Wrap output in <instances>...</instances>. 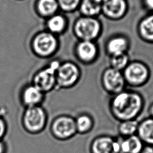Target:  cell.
<instances>
[{
	"instance_id": "1",
	"label": "cell",
	"mask_w": 153,
	"mask_h": 153,
	"mask_svg": "<svg viewBox=\"0 0 153 153\" xmlns=\"http://www.w3.org/2000/svg\"><path fill=\"white\" fill-rule=\"evenodd\" d=\"M144 100L134 92L121 91L113 98L110 109L113 117L120 122L139 119L144 110Z\"/></svg>"
},
{
	"instance_id": "2",
	"label": "cell",
	"mask_w": 153,
	"mask_h": 153,
	"mask_svg": "<svg viewBox=\"0 0 153 153\" xmlns=\"http://www.w3.org/2000/svg\"><path fill=\"white\" fill-rule=\"evenodd\" d=\"M47 115L45 110L39 106L27 107L23 116V124L26 131L30 133L41 131L45 127Z\"/></svg>"
},
{
	"instance_id": "3",
	"label": "cell",
	"mask_w": 153,
	"mask_h": 153,
	"mask_svg": "<svg viewBox=\"0 0 153 153\" xmlns=\"http://www.w3.org/2000/svg\"><path fill=\"white\" fill-rule=\"evenodd\" d=\"M51 132L54 137L60 140L72 137L77 132L75 120L68 115H61L53 121Z\"/></svg>"
},
{
	"instance_id": "4",
	"label": "cell",
	"mask_w": 153,
	"mask_h": 153,
	"mask_svg": "<svg viewBox=\"0 0 153 153\" xmlns=\"http://www.w3.org/2000/svg\"><path fill=\"white\" fill-rule=\"evenodd\" d=\"M75 32L84 41H91L96 38L100 31V24L95 19L83 17L76 23Z\"/></svg>"
},
{
	"instance_id": "5",
	"label": "cell",
	"mask_w": 153,
	"mask_h": 153,
	"mask_svg": "<svg viewBox=\"0 0 153 153\" xmlns=\"http://www.w3.org/2000/svg\"><path fill=\"white\" fill-rule=\"evenodd\" d=\"M57 62L51 66L38 72L34 78V85L42 93L50 90L55 85L56 80V71L59 68Z\"/></svg>"
},
{
	"instance_id": "6",
	"label": "cell",
	"mask_w": 153,
	"mask_h": 153,
	"mask_svg": "<svg viewBox=\"0 0 153 153\" xmlns=\"http://www.w3.org/2000/svg\"><path fill=\"white\" fill-rule=\"evenodd\" d=\"M91 153H120L118 139L108 136H102L94 139L91 145Z\"/></svg>"
},
{
	"instance_id": "7",
	"label": "cell",
	"mask_w": 153,
	"mask_h": 153,
	"mask_svg": "<svg viewBox=\"0 0 153 153\" xmlns=\"http://www.w3.org/2000/svg\"><path fill=\"white\" fill-rule=\"evenodd\" d=\"M79 75V71L74 64L67 62L59 66L56 72V80L62 86L73 84Z\"/></svg>"
},
{
	"instance_id": "8",
	"label": "cell",
	"mask_w": 153,
	"mask_h": 153,
	"mask_svg": "<svg viewBox=\"0 0 153 153\" xmlns=\"http://www.w3.org/2000/svg\"><path fill=\"white\" fill-rule=\"evenodd\" d=\"M57 41L51 33L42 32L34 39L33 47L37 53L43 56L52 53L56 49Z\"/></svg>"
},
{
	"instance_id": "9",
	"label": "cell",
	"mask_w": 153,
	"mask_h": 153,
	"mask_svg": "<svg viewBox=\"0 0 153 153\" xmlns=\"http://www.w3.org/2000/svg\"><path fill=\"white\" fill-rule=\"evenodd\" d=\"M103 82L106 90L111 93L118 94L123 91L124 81L121 74L114 68L108 69L103 75Z\"/></svg>"
},
{
	"instance_id": "10",
	"label": "cell",
	"mask_w": 153,
	"mask_h": 153,
	"mask_svg": "<svg viewBox=\"0 0 153 153\" xmlns=\"http://www.w3.org/2000/svg\"><path fill=\"white\" fill-rule=\"evenodd\" d=\"M118 141L120 153H140L145 145L137 134L127 137H121Z\"/></svg>"
},
{
	"instance_id": "11",
	"label": "cell",
	"mask_w": 153,
	"mask_h": 153,
	"mask_svg": "<svg viewBox=\"0 0 153 153\" xmlns=\"http://www.w3.org/2000/svg\"><path fill=\"white\" fill-rule=\"evenodd\" d=\"M136 134L145 145L153 146V118L146 117L140 120Z\"/></svg>"
},
{
	"instance_id": "12",
	"label": "cell",
	"mask_w": 153,
	"mask_h": 153,
	"mask_svg": "<svg viewBox=\"0 0 153 153\" xmlns=\"http://www.w3.org/2000/svg\"><path fill=\"white\" fill-rule=\"evenodd\" d=\"M125 76L130 82L134 84H140L146 78L147 70L142 64L134 63L126 68Z\"/></svg>"
},
{
	"instance_id": "13",
	"label": "cell",
	"mask_w": 153,
	"mask_h": 153,
	"mask_svg": "<svg viewBox=\"0 0 153 153\" xmlns=\"http://www.w3.org/2000/svg\"><path fill=\"white\" fill-rule=\"evenodd\" d=\"M42 99L43 93L34 85L26 88L23 93L22 100L27 108L39 106Z\"/></svg>"
},
{
	"instance_id": "14",
	"label": "cell",
	"mask_w": 153,
	"mask_h": 153,
	"mask_svg": "<svg viewBox=\"0 0 153 153\" xmlns=\"http://www.w3.org/2000/svg\"><path fill=\"white\" fill-rule=\"evenodd\" d=\"M104 12L108 16L117 17L123 14L126 8L124 0H104L102 2Z\"/></svg>"
},
{
	"instance_id": "15",
	"label": "cell",
	"mask_w": 153,
	"mask_h": 153,
	"mask_svg": "<svg viewBox=\"0 0 153 153\" xmlns=\"http://www.w3.org/2000/svg\"><path fill=\"white\" fill-rule=\"evenodd\" d=\"M139 123L138 119L126 120L120 122L118 131L121 137H127L136 134Z\"/></svg>"
},
{
	"instance_id": "16",
	"label": "cell",
	"mask_w": 153,
	"mask_h": 153,
	"mask_svg": "<svg viewBox=\"0 0 153 153\" xmlns=\"http://www.w3.org/2000/svg\"><path fill=\"white\" fill-rule=\"evenodd\" d=\"M96 47L91 41H83L78 44L77 47L78 56L84 60L92 59L96 56Z\"/></svg>"
},
{
	"instance_id": "17",
	"label": "cell",
	"mask_w": 153,
	"mask_h": 153,
	"mask_svg": "<svg viewBox=\"0 0 153 153\" xmlns=\"http://www.w3.org/2000/svg\"><path fill=\"white\" fill-rule=\"evenodd\" d=\"M77 132L83 134L88 132L93 126V121L91 117L86 114L78 116L75 119Z\"/></svg>"
},
{
	"instance_id": "18",
	"label": "cell",
	"mask_w": 153,
	"mask_h": 153,
	"mask_svg": "<svg viewBox=\"0 0 153 153\" xmlns=\"http://www.w3.org/2000/svg\"><path fill=\"white\" fill-rule=\"evenodd\" d=\"M126 40L121 37L114 38L109 41L108 44V50L109 52L114 55L124 53V51L127 48Z\"/></svg>"
},
{
	"instance_id": "19",
	"label": "cell",
	"mask_w": 153,
	"mask_h": 153,
	"mask_svg": "<svg viewBox=\"0 0 153 153\" xmlns=\"http://www.w3.org/2000/svg\"><path fill=\"white\" fill-rule=\"evenodd\" d=\"M59 4L56 0H39L38 8L40 13L45 16L53 14L57 10Z\"/></svg>"
},
{
	"instance_id": "20",
	"label": "cell",
	"mask_w": 153,
	"mask_h": 153,
	"mask_svg": "<svg viewBox=\"0 0 153 153\" xmlns=\"http://www.w3.org/2000/svg\"><path fill=\"white\" fill-rule=\"evenodd\" d=\"M81 9L84 14L93 16L97 14L100 12L101 6L100 4L93 0H83L81 5Z\"/></svg>"
},
{
	"instance_id": "21",
	"label": "cell",
	"mask_w": 153,
	"mask_h": 153,
	"mask_svg": "<svg viewBox=\"0 0 153 153\" xmlns=\"http://www.w3.org/2000/svg\"><path fill=\"white\" fill-rule=\"evenodd\" d=\"M65 19L59 15H55L51 17L47 23L48 29L54 33H58L62 31L65 27Z\"/></svg>"
},
{
	"instance_id": "22",
	"label": "cell",
	"mask_w": 153,
	"mask_h": 153,
	"mask_svg": "<svg viewBox=\"0 0 153 153\" xmlns=\"http://www.w3.org/2000/svg\"><path fill=\"white\" fill-rule=\"evenodd\" d=\"M140 31L144 37L153 39V15L142 21L140 25Z\"/></svg>"
},
{
	"instance_id": "23",
	"label": "cell",
	"mask_w": 153,
	"mask_h": 153,
	"mask_svg": "<svg viewBox=\"0 0 153 153\" xmlns=\"http://www.w3.org/2000/svg\"><path fill=\"white\" fill-rule=\"evenodd\" d=\"M128 57L124 54H120L117 55H114L112 60H111V64L113 66V68L120 70L126 66L127 63Z\"/></svg>"
},
{
	"instance_id": "24",
	"label": "cell",
	"mask_w": 153,
	"mask_h": 153,
	"mask_svg": "<svg viewBox=\"0 0 153 153\" xmlns=\"http://www.w3.org/2000/svg\"><path fill=\"white\" fill-rule=\"evenodd\" d=\"M59 5L64 10L71 11L79 4V0H57Z\"/></svg>"
},
{
	"instance_id": "25",
	"label": "cell",
	"mask_w": 153,
	"mask_h": 153,
	"mask_svg": "<svg viewBox=\"0 0 153 153\" xmlns=\"http://www.w3.org/2000/svg\"><path fill=\"white\" fill-rule=\"evenodd\" d=\"M7 131V125L5 121L0 117V140L4 137Z\"/></svg>"
},
{
	"instance_id": "26",
	"label": "cell",
	"mask_w": 153,
	"mask_h": 153,
	"mask_svg": "<svg viewBox=\"0 0 153 153\" xmlns=\"http://www.w3.org/2000/svg\"><path fill=\"white\" fill-rule=\"evenodd\" d=\"M140 153H153V146L145 145Z\"/></svg>"
},
{
	"instance_id": "27",
	"label": "cell",
	"mask_w": 153,
	"mask_h": 153,
	"mask_svg": "<svg viewBox=\"0 0 153 153\" xmlns=\"http://www.w3.org/2000/svg\"><path fill=\"white\" fill-rule=\"evenodd\" d=\"M148 117H151L153 118V103L149 106L148 109Z\"/></svg>"
},
{
	"instance_id": "28",
	"label": "cell",
	"mask_w": 153,
	"mask_h": 153,
	"mask_svg": "<svg viewBox=\"0 0 153 153\" xmlns=\"http://www.w3.org/2000/svg\"><path fill=\"white\" fill-rule=\"evenodd\" d=\"M5 145L2 140H0V153H5Z\"/></svg>"
},
{
	"instance_id": "29",
	"label": "cell",
	"mask_w": 153,
	"mask_h": 153,
	"mask_svg": "<svg viewBox=\"0 0 153 153\" xmlns=\"http://www.w3.org/2000/svg\"><path fill=\"white\" fill-rule=\"evenodd\" d=\"M146 3L150 8L153 9V0H146Z\"/></svg>"
},
{
	"instance_id": "30",
	"label": "cell",
	"mask_w": 153,
	"mask_h": 153,
	"mask_svg": "<svg viewBox=\"0 0 153 153\" xmlns=\"http://www.w3.org/2000/svg\"><path fill=\"white\" fill-rule=\"evenodd\" d=\"M93 1H94L95 2H97V3H99V4H101V3H102L103 2V1H104V0H93Z\"/></svg>"
}]
</instances>
